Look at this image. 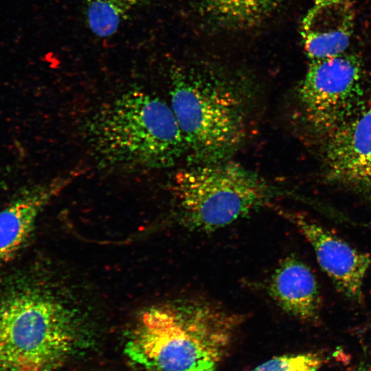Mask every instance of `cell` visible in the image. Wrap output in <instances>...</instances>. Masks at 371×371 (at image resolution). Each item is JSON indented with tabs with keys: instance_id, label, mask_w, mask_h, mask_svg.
<instances>
[{
	"instance_id": "6da1fadb",
	"label": "cell",
	"mask_w": 371,
	"mask_h": 371,
	"mask_svg": "<svg viewBox=\"0 0 371 371\" xmlns=\"http://www.w3.org/2000/svg\"><path fill=\"white\" fill-rule=\"evenodd\" d=\"M84 127L95 160L111 169L168 168L187 151L170 105L141 88L128 89L102 104Z\"/></svg>"
},
{
	"instance_id": "7a4b0ae2",
	"label": "cell",
	"mask_w": 371,
	"mask_h": 371,
	"mask_svg": "<svg viewBox=\"0 0 371 371\" xmlns=\"http://www.w3.org/2000/svg\"><path fill=\"white\" fill-rule=\"evenodd\" d=\"M240 321L196 299L151 308L142 315L126 352L146 371H216Z\"/></svg>"
},
{
	"instance_id": "3957f363",
	"label": "cell",
	"mask_w": 371,
	"mask_h": 371,
	"mask_svg": "<svg viewBox=\"0 0 371 371\" xmlns=\"http://www.w3.org/2000/svg\"><path fill=\"white\" fill-rule=\"evenodd\" d=\"M238 82L214 69H177L170 76V106L187 151L198 164L223 161L243 142L248 108Z\"/></svg>"
},
{
	"instance_id": "277c9868",
	"label": "cell",
	"mask_w": 371,
	"mask_h": 371,
	"mask_svg": "<svg viewBox=\"0 0 371 371\" xmlns=\"http://www.w3.org/2000/svg\"><path fill=\"white\" fill-rule=\"evenodd\" d=\"M78 338L75 316L52 297L27 293L0 302V371H57Z\"/></svg>"
},
{
	"instance_id": "5b68a950",
	"label": "cell",
	"mask_w": 371,
	"mask_h": 371,
	"mask_svg": "<svg viewBox=\"0 0 371 371\" xmlns=\"http://www.w3.org/2000/svg\"><path fill=\"white\" fill-rule=\"evenodd\" d=\"M178 171L173 191L185 223L191 229L213 232L267 204L273 188L245 167L223 161L199 164Z\"/></svg>"
},
{
	"instance_id": "8992f818",
	"label": "cell",
	"mask_w": 371,
	"mask_h": 371,
	"mask_svg": "<svg viewBox=\"0 0 371 371\" xmlns=\"http://www.w3.org/2000/svg\"><path fill=\"white\" fill-rule=\"evenodd\" d=\"M362 63L355 53L311 60L298 90L308 122L335 130L349 120L363 95Z\"/></svg>"
},
{
	"instance_id": "52a82bcc",
	"label": "cell",
	"mask_w": 371,
	"mask_h": 371,
	"mask_svg": "<svg viewBox=\"0 0 371 371\" xmlns=\"http://www.w3.org/2000/svg\"><path fill=\"white\" fill-rule=\"evenodd\" d=\"M311 245L317 262L338 289L355 300L362 297L364 276L371 259L330 232L299 214L284 213Z\"/></svg>"
},
{
	"instance_id": "ba28073f",
	"label": "cell",
	"mask_w": 371,
	"mask_h": 371,
	"mask_svg": "<svg viewBox=\"0 0 371 371\" xmlns=\"http://www.w3.org/2000/svg\"><path fill=\"white\" fill-rule=\"evenodd\" d=\"M355 25L350 0H314L301 24L304 49L310 60L347 52Z\"/></svg>"
},
{
	"instance_id": "9c48e42d",
	"label": "cell",
	"mask_w": 371,
	"mask_h": 371,
	"mask_svg": "<svg viewBox=\"0 0 371 371\" xmlns=\"http://www.w3.org/2000/svg\"><path fill=\"white\" fill-rule=\"evenodd\" d=\"M72 170L25 189L0 211V265L18 254L44 207L79 175Z\"/></svg>"
},
{
	"instance_id": "30bf717a",
	"label": "cell",
	"mask_w": 371,
	"mask_h": 371,
	"mask_svg": "<svg viewBox=\"0 0 371 371\" xmlns=\"http://www.w3.org/2000/svg\"><path fill=\"white\" fill-rule=\"evenodd\" d=\"M326 159L333 178L371 186V106L334 130Z\"/></svg>"
},
{
	"instance_id": "8fae6325",
	"label": "cell",
	"mask_w": 371,
	"mask_h": 371,
	"mask_svg": "<svg viewBox=\"0 0 371 371\" xmlns=\"http://www.w3.org/2000/svg\"><path fill=\"white\" fill-rule=\"evenodd\" d=\"M268 291L288 314L305 321L316 318L320 304L318 285L308 266L297 258L289 256L280 262Z\"/></svg>"
},
{
	"instance_id": "7c38bea8",
	"label": "cell",
	"mask_w": 371,
	"mask_h": 371,
	"mask_svg": "<svg viewBox=\"0 0 371 371\" xmlns=\"http://www.w3.org/2000/svg\"><path fill=\"white\" fill-rule=\"evenodd\" d=\"M212 20L227 26H246L260 21L281 0H198Z\"/></svg>"
},
{
	"instance_id": "4fadbf2b",
	"label": "cell",
	"mask_w": 371,
	"mask_h": 371,
	"mask_svg": "<svg viewBox=\"0 0 371 371\" xmlns=\"http://www.w3.org/2000/svg\"><path fill=\"white\" fill-rule=\"evenodd\" d=\"M145 0H86L85 17L95 36H113L130 11Z\"/></svg>"
},
{
	"instance_id": "5bb4252c",
	"label": "cell",
	"mask_w": 371,
	"mask_h": 371,
	"mask_svg": "<svg viewBox=\"0 0 371 371\" xmlns=\"http://www.w3.org/2000/svg\"><path fill=\"white\" fill-rule=\"evenodd\" d=\"M323 363L317 353L288 354L273 357L250 371H317Z\"/></svg>"
},
{
	"instance_id": "9a60e30c",
	"label": "cell",
	"mask_w": 371,
	"mask_h": 371,
	"mask_svg": "<svg viewBox=\"0 0 371 371\" xmlns=\"http://www.w3.org/2000/svg\"><path fill=\"white\" fill-rule=\"evenodd\" d=\"M354 371H371L370 368L366 365H361Z\"/></svg>"
}]
</instances>
